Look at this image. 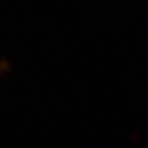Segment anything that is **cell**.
<instances>
[{"label":"cell","instance_id":"6da1fadb","mask_svg":"<svg viewBox=\"0 0 148 148\" xmlns=\"http://www.w3.org/2000/svg\"><path fill=\"white\" fill-rule=\"evenodd\" d=\"M9 70V64L5 61H0V75L5 73Z\"/></svg>","mask_w":148,"mask_h":148}]
</instances>
